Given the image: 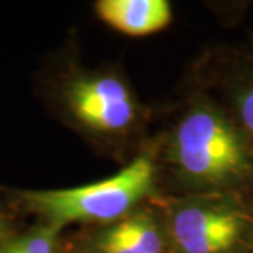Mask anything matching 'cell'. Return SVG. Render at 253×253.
Returning <instances> with one entry per match:
<instances>
[{
    "label": "cell",
    "instance_id": "1",
    "mask_svg": "<svg viewBox=\"0 0 253 253\" xmlns=\"http://www.w3.org/2000/svg\"><path fill=\"white\" fill-rule=\"evenodd\" d=\"M166 155L187 194L253 197V145L211 91L197 93L181 113Z\"/></svg>",
    "mask_w": 253,
    "mask_h": 253
},
{
    "label": "cell",
    "instance_id": "2",
    "mask_svg": "<svg viewBox=\"0 0 253 253\" xmlns=\"http://www.w3.org/2000/svg\"><path fill=\"white\" fill-rule=\"evenodd\" d=\"M158 165L149 152L138 155L107 179L71 189L17 191L20 206L40 222L61 229L71 224L100 226L126 217L156 193Z\"/></svg>",
    "mask_w": 253,
    "mask_h": 253
},
{
    "label": "cell",
    "instance_id": "3",
    "mask_svg": "<svg viewBox=\"0 0 253 253\" xmlns=\"http://www.w3.org/2000/svg\"><path fill=\"white\" fill-rule=\"evenodd\" d=\"M172 253H253V208L248 197L193 193L162 206Z\"/></svg>",
    "mask_w": 253,
    "mask_h": 253
},
{
    "label": "cell",
    "instance_id": "4",
    "mask_svg": "<svg viewBox=\"0 0 253 253\" xmlns=\"http://www.w3.org/2000/svg\"><path fill=\"white\" fill-rule=\"evenodd\" d=\"M55 94L65 118L101 141L132 135L144 118L135 91L113 71H72L61 79Z\"/></svg>",
    "mask_w": 253,
    "mask_h": 253
},
{
    "label": "cell",
    "instance_id": "5",
    "mask_svg": "<svg viewBox=\"0 0 253 253\" xmlns=\"http://www.w3.org/2000/svg\"><path fill=\"white\" fill-rule=\"evenodd\" d=\"M76 242L90 253H172L162 206L148 203L111 224L90 226Z\"/></svg>",
    "mask_w": 253,
    "mask_h": 253
},
{
    "label": "cell",
    "instance_id": "6",
    "mask_svg": "<svg viewBox=\"0 0 253 253\" xmlns=\"http://www.w3.org/2000/svg\"><path fill=\"white\" fill-rule=\"evenodd\" d=\"M208 83L253 145V52L239 48L215 51L208 65Z\"/></svg>",
    "mask_w": 253,
    "mask_h": 253
},
{
    "label": "cell",
    "instance_id": "7",
    "mask_svg": "<svg viewBox=\"0 0 253 253\" xmlns=\"http://www.w3.org/2000/svg\"><path fill=\"white\" fill-rule=\"evenodd\" d=\"M94 11L109 27L131 37L159 33L173 17L168 0H99L94 3Z\"/></svg>",
    "mask_w": 253,
    "mask_h": 253
},
{
    "label": "cell",
    "instance_id": "8",
    "mask_svg": "<svg viewBox=\"0 0 253 253\" xmlns=\"http://www.w3.org/2000/svg\"><path fill=\"white\" fill-rule=\"evenodd\" d=\"M61 232V229L38 222L27 231L18 232L4 253H66Z\"/></svg>",
    "mask_w": 253,
    "mask_h": 253
},
{
    "label": "cell",
    "instance_id": "9",
    "mask_svg": "<svg viewBox=\"0 0 253 253\" xmlns=\"http://www.w3.org/2000/svg\"><path fill=\"white\" fill-rule=\"evenodd\" d=\"M18 232L14 231L10 219L6 215V212L0 208V253H4L10 241L17 235Z\"/></svg>",
    "mask_w": 253,
    "mask_h": 253
},
{
    "label": "cell",
    "instance_id": "10",
    "mask_svg": "<svg viewBox=\"0 0 253 253\" xmlns=\"http://www.w3.org/2000/svg\"><path fill=\"white\" fill-rule=\"evenodd\" d=\"M66 253H90L89 251H86L83 246L78 244L76 241L72 242V244L66 245Z\"/></svg>",
    "mask_w": 253,
    "mask_h": 253
},
{
    "label": "cell",
    "instance_id": "11",
    "mask_svg": "<svg viewBox=\"0 0 253 253\" xmlns=\"http://www.w3.org/2000/svg\"><path fill=\"white\" fill-rule=\"evenodd\" d=\"M251 201H252V208H253V197H252V199H251Z\"/></svg>",
    "mask_w": 253,
    "mask_h": 253
}]
</instances>
